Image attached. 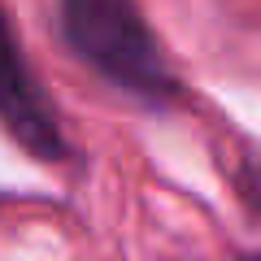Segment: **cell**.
I'll return each instance as SVG.
<instances>
[{"label":"cell","mask_w":261,"mask_h":261,"mask_svg":"<svg viewBox=\"0 0 261 261\" xmlns=\"http://www.w3.org/2000/svg\"><path fill=\"white\" fill-rule=\"evenodd\" d=\"M0 126L18 148H27L44 166H57V161L70 157L61 113L48 100L39 74L31 70V57L22 48L5 5H0Z\"/></svg>","instance_id":"7a4b0ae2"},{"label":"cell","mask_w":261,"mask_h":261,"mask_svg":"<svg viewBox=\"0 0 261 261\" xmlns=\"http://www.w3.org/2000/svg\"><path fill=\"white\" fill-rule=\"evenodd\" d=\"M57 35L96 79L130 100L148 109L183 100V83L135 0H57Z\"/></svg>","instance_id":"6da1fadb"},{"label":"cell","mask_w":261,"mask_h":261,"mask_svg":"<svg viewBox=\"0 0 261 261\" xmlns=\"http://www.w3.org/2000/svg\"><path fill=\"white\" fill-rule=\"evenodd\" d=\"M240 261H261V252H252V257H240Z\"/></svg>","instance_id":"3957f363"}]
</instances>
